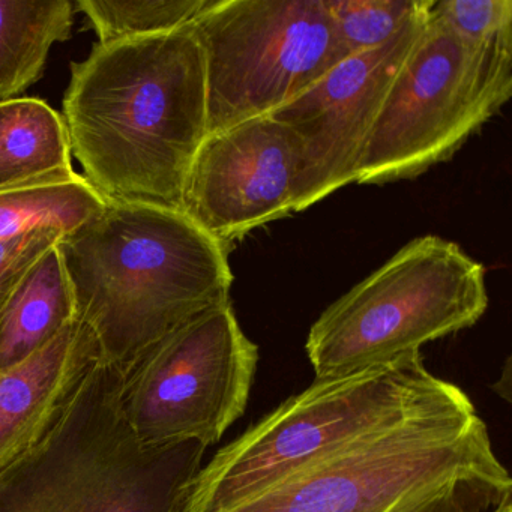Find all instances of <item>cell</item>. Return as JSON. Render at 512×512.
I'll return each instance as SVG.
<instances>
[{"label":"cell","mask_w":512,"mask_h":512,"mask_svg":"<svg viewBox=\"0 0 512 512\" xmlns=\"http://www.w3.org/2000/svg\"><path fill=\"white\" fill-rule=\"evenodd\" d=\"M62 118L83 178L106 202L181 211L208 136L205 61L190 26L94 44L71 65Z\"/></svg>","instance_id":"6da1fadb"},{"label":"cell","mask_w":512,"mask_h":512,"mask_svg":"<svg viewBox=\"0 0 512 512\" xmlns=\"http://www.w3.org/2000/svg\"><path fill=\"white\" fill-rule=\"evenodd\" d=\"M77 322L124 373L149 347L229 304V247L178 209L106 202L59 239Z\"/></svg>","instance_id":"7a4b0ae2"},{"label":"cell","mask_w":512,"mask_h":512,"mask_svg":"<svg viewBox=\"0 0 512 512\" xmlns=\"http://www.w3.org/2000/svg\"><path fill=\"white\" fill-rule=\"evenodd\" d=\"M511 490L460 389L224 512H484Z\"/></svg>","instance_id":"3957f363"},{"label":"cell","mask_w":512,"mask_h":512,"mask_svg":"<svg viewBox=\"0 0 512 512\" xmlns=\"http://www.w3.org/2000/svg\"><path fill=\"white\" fill-rule=\"evenodd\" d=\"M119 388L121 373L101 362L52 436L0 473V512H185L208 446L140 445Z\"/></svg>","instance_id":"277c9868"},{"label":"cell","mask_w":512,"mask_h":512,"mask_svg":"<svg viewBox=\"0 0 512 512\" xmlns=\"http://www.w3.org/2000/svg\"><path fill=\"white\" fill-rule=\"evenodd\" d=\"M460 391L421 353L361 373L314 379L221 448L188 488L185 512H224L353 440Z\"/></svg>","instance_id":"5b68a950"},{"label":"cell","mask_w":512,"mask_h":512,"mask_svg":"<svg viewBox=\"0 0 512 512\" xmlns=\"http://www.w3.org/2000/svg\"><path fill=\"white\" fill-rule=\"evenodd\" d=\"M487 307L484 266L455 242L421 236L329 305L305 350L316 379L349 376L421 353Z\"/></svg>","instance_id":"8992f818"},{"label":"cell","mask_w":512,"mask_h":512,"mask_svg":"<svg viewBox=\"0 0 512 512\" xmlns=\"http://www.w3.org/2000/svg\"><path fill=\"white\" fill-rule=\"evenodd\" d=\"M512 94V38L475 44L428 11L362 151L355 184L413 179L455 152Z\"/></svg>","instance_id":"52a82bcc"},{"label":"cell","mask_w":512,"mask_h":512,"mask_svg":"<svg viewBox=\"0 0 512 512\" xmlns=\"http://www.w3.org/2000/svg\"><path fill=\"white\" fill-rule=\"evenodd\" d=\"M190 29L205 61L208 134L271 116L350 56L328 0H212Z\"/></svg>","instance_id":"ba28073f"},{"label":"cell","mask_w":512,"mask_h":512,"mask_svg":"<svg viewBox=\"0 0 512 512\" xmlns=\"http://www.w3.org/2000/svg\"><path fill=\"white\" fill-rule=\"evenodd\" d=\"M259 347L232 304L200 314L149 347L121 374L122 413L146 448L220 442L244 415Z\"/></svg>","instance_id":"9c48e42d"},{"label":"cell","mask_w":512,"mask_h":512,"mask_svg":"<svg viewBox=\"0 0 512 512\" xmlns=\"http://www.w3.org/2000/svg\"><path fill=\"white\" fill-rule=\"evenodd\" d=\"M433 0L391 40L355 53L332 68L313 88L272 113L301 143L298 212L355 184L368 134L392 80L424 29Z\"/></svg>","instance_id":"30bf717a"},{"label":"cell","mask_w":512,"mask_h":512,"mask_svg":"<svg viewBox=\"0 0 512 512\" xmlns=\"http://www.w3.org/2000/svg\"><path fill=\"white\" fill-rule=\"evenodd\" d=\"M302 151L271 116L208 134L185 179L181 211L229 247L257 227L298 212Z\"/></svg>","instance_id":"8fae6325"},{"label":"cell","mask_w":512,"mask_h":512,"mask_svg":"<svg viewBox=\"0 0 512 512\" xmlns=\"http://www.w3.org/2000/svg\"><path fill=\"white\" fill-rule=\"evenodd\" d=\"M101 362L98 341L74 320L40 352L0 373V473L52 436Z\"/></svg>","instance_id":"7c38bea8"},{"label":"cell","mask_w":512,"mask_h":512,"mask_svg":"<svg viewBox=\"0 0 512 512\" xmlns=\"http://www.w3.org/2000/svg\"><path fill=\"white\" fill-rule=\"evenodd\" d=\"M67 125L46 101H0V191L68 181L71 163Z\"/></svg>","instance_id":"4fadbf2b"},{"label":"cell","mask_w":512,"mask_h":512,"mask_svg":"<svg viewBox=\"0 0 512 512\" xmlns=\"http://www.w3.org/2000/svg\"><path fill=\"white\" fill-rule=\"evenodd\" d=\"M74 320L73 293L55 245L26 272L0 316V373L40 352Z\"/></svg>","instance_id":"5bb4252c"},{"label":"cell","mask_w":512,"mask_h":512,"mask_svg":"<svg viewBox=\"0 0 512 512\" xmlns=\"http://www.w3.org/2000/svg\"><path fill=\"white\" fill-rule=\"evenodd\" d=\"M74 14L70 0H0V101L41 79L50 50L70 38Z\"/></svg>","instance_id":"9a60e30c"},{"label":"cell","mask_w":512,"mask_h":512,"mask_svg":"<svg viewBox=\"0 0 512 512\" xmlns=\"http://www.w3.org/2000/svg\"><path fill=\"white\" fill-rule=\"evenodd\" d=\"M106 200L83 178L0 191V241L41 229L68 233L94 217Z\"/></svg>","instance_id":"2e32d148"},{"label":"cell","mask_w":512,"mask_h":512,"mask_svg":"<svg viewBox=\"0 0 512 512\" xmlns=\"http://www.w3.org/2000/svg\"><path fill=\"white\" fill-rule=\"evenodd\" d=\"M212 0H79L98 43L136 40L188 28Z\"/></svg>","instance_id":"e0dca14e"},{"label":"cell","mask_w":512,"mask_h":512,"mask_svg":"<svg viewBox=\"0 0 512 512\" xmlns=\"http://www.w3.org/2000/svg\"><path fill=\"white\" fill-rule=\"evenodd\" d=\"M424 4L425 0H328L335 28L350 55L391 40Z\"/></svg>","instance_id":"ac0fdd59"},{"label":"cell","mask_w":512,"mask_h":512,"mask_svg":"<svg viewBox=\"0 0 512 512\" xmlns=\"http://www.w3.org/2000/svg\"><path fill=\"white\" fill-rule=\"evenodd\" d=\"M434 10L452 31L470 43L512 38L511 0H434Z\"/></svg>","instance_id":"d6986e66"},{"label":"cell","mask_w":512,"mask_h":512,"mask_svg":"<svg viewBox=\"0 0 512 512\" xmlns=\"http://www.w3.org/2000/svg\"><path fill=\"white\" fill-rule=\"evenodd\" d=\"M62 235L61 230L41 229L0 241V316L26 272L46 251L58 244Z\"/></svg>","instance_id":"ffe728a7"},{"label":"cell","mask_w":512,"mask_h":512,"mask_svg":"<svg viewBox=\"0 0 512 512\" xmlns=\"http://www.w3.org/2000/svg\"><path fill=\"white\" fill-rule=\"evenodd\" d=\"M493 512H512L511 496L503 499L496 508H493Z\"/></svg>","instance_id":"44dd1931"}]
</instances>
